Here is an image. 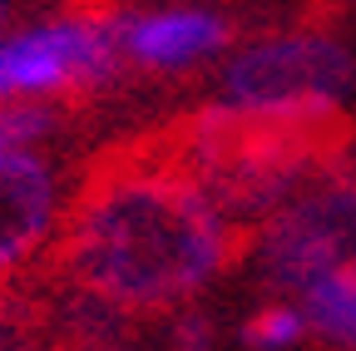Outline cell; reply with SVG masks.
Wrapping results in <instances>:
<instances>
[{"label":"cell","instance_id":"9c48e42d","mask_svg":"<svg viewBox=\"0 0 356 351\" xmlns=\"http://www.w3.org/2000/svg\"><path fill=\"white\" fill-rule=\"evenodd\" d=\"M302 327H307V317L292 312V307H262V312L243 327V341L252 351H282V346H292L302 336Z\"/></svg>","mask_w":356,"mask_h":351},{"label":"cell","instance_id":"8fae6325","mask_svg":"<svg viewBox=\"0 0 356 351\" xmlns=\"http://www.w3.org/2000/svg\"><path fill=\"white\" fill-rule=\"evenodd\" d=\"M65 351H134V346H119V341H74Z\"/></svg>","mask_w":356,"mask_h":351},{"label":"cell","instance_id":"6da1fadb","mask_svg":"<svg viewBox=\"0 0 356 351\" xmlns=\"http://www.w3.org/2000/svg\"><path fill=\"white\" fill-rule=\"evenodd\" d=\"M70 272L114 307H163L198 292L228 257V233L198 179L124 168L89 188L70 223Z\"/></svg>","mask_w":356,"mask_h":351},{"label":"cell","instance_id":"7c38bea8","mask_svg":"<svg viewBox=\"0 0 356 351\" xmlns=\"http://www.w3.org/2000/svg\"><path fill=\"white\" fill-rule=\"evenodd\" d=\"M0 20H6V10H0Z\"/></svg>","mask_w":356,"mask_h":351},{"label":"cell","instance_id":"8992f818","mask_svg":"<svg viewBox=\"0 0 356 351\" xmlns=\"http://www.w3.org/2000/svg\"><path fill=\"white\" fill-rule=\"evenodd\" d=\"M50 208H55V183L44 163L20 149H0V272L44 238Z\"/></svg>","mask_w":356,"mask_h":351},{"label":"cell","instance_id":"3957f363","mask_svg":"<svg viewBox=\"0 0 356 351\" xmlns=\"http://www.w3.org/2000/svg\"><path fill=\"white\" fill-rule=\"evenodd\" d=\"M262 262L277 287H312L322 277H356V183L297 198L273 218Z\"/></svg>","mask_w":356,"mask_h":351},{"label":"cell","instance_id":"30bf717a","mask_svg":"<svg viewBox=\"0 0 356 351\" xmlns=\"http://www.w3.org/2000/svg\"><path fill=\"white\" fill-rule=\"evenodd\" d=\"M0 351H35L25 317H15V312H0Z\"/></svg>","mask_w":356,"mask_h":351},{"label":"cell","instance_id":"5b68a950","mask_svg":"<svg viewBox=\"0 0 356 351\" xmlns=\"http://www.w3.org/2000/svg\"><path fill=\"white\" fill-rule=\"evenodd\" d=\"M114 60H119V40L95 20L35 30L0 45V95L55 90L70 79H104Z\"/></svg>","mask_w":356,"mask_h":351},{"label":"cell","instance_id":"277c9868","mask_svg":"<svg viewBox=\"0 0 356 351\" xmlns=\"http://www.w3.org/2000/svg\"><path fill=\"white\" fill-rule=\"evenodd\" d=\"M351 84V55L332 40H277L257 45L228 70V90L243 109L332 104Z\"/></svg>","mask_w":356,"mask_h":351},{"label":"cell","instance_id":"ba28073f","mask_svg":"<svg viewBox=\"0 0 356 351\" xmlns=\"http://www.w3.org/2000/svg\"><path fill=\"white\" fill-rule=\"evenodd\" d=\"M302 297H307V317L327 336L356 346V277H322L302 287Z\"/></svg>","mask_w":356,"mask_h":351},{"label":"cell","instance_id":"7a4b0ae2","mask_svg":"<svg viewBox=\"0 0 356 351\" xmlns=\"http://www.w3.org/2000/svg\"><path fill=\"white\" fill-rule=\"evenodd\" d=\"M341 134L332 104H297V109H218L193 124V179L238 218L267 213L297 173Z\"/></svg>","mask_w":356,"mask_h":351},{"label":"cell","instance_id":"52a82bcc","mask_svg":"<svg viewBox=\"0 0 356 351\" xmlns=\"http://www.w3.org/2000/svg\"><path fill=\"white\" fill-rule=\"evenodd\" d=\"M222 20L218 15H198V10H173V15H154V20H139L129 25V50L149 60V65H188L208 50L222 45Z\"/></svg>","mask_w":356,"mask_h":351}]
</instances>
